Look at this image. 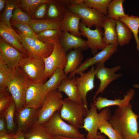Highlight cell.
<instances>
[{"label":"cell","instance_id":"obj_1","mask_svg":"<svg viewBox=\"0 0 139 139\" xmlns=\"http://www.w3.org/2000/svg\"><path fill=\"white\" fill-rule=\"evenodd\" d=\"M132 107L130 103L125 106L118 107L108 121L123 139H135L138 133L139 116L133 111Z\"/></svg>","mask_w":139,"mask_h":139},{"label":"cell","instance_id":"obj_2","mask_svg":"<svg viewBox=\"0 0 139 139\" xmlns=\"http://www.w3.org/2000/svg\"><path fill=\"white\" fill-rule=\"evenodd\" d=\"M16 68L29 83L43 84L48 78L43 59L39 56L25 55Z\"/></svg>","mask_w":139,"mask_h":139},{"label":"cell","instance_id":"obj_3","mask_svg":"<svg viewBox=\"0 0 139 139\" xmlns=\"http://www.w3.org/2000/svg\"><path fill=\"white\" fill-rule=\"evenodd\" d=\"M93 102L90 105V109H88L85 118L83 125L82 128L88 132L86 139H97L101 135H98L97 132L100 126L109 119L111 115V111L108 107L105 108L99 113Z\"/></svg>","mask_w":139,"mask_h":139},{"label":"cell","instance_id":"obj_4","mask_svg":"<svg viewBox=\"0 0 139 139\" xmlns=\"http://www.w3.org/2000/svg\"><path fill=\"white\" fill-rule=\"evenodd\" d=\"M88 110L83 103L77 102L66 98L63 99L60 114L63 120L79 129L82 128Z\"/></svg>","mask_w":139,"mask_h":139},{"label":"cell","instance_id":"obj_5","mask_svg":"<svg viewBox=\"0 0 139 139\" xmlns=\"http://www.w3.org/2000/svg\"><path fill=\"white\" fill-rule=\"evenodd\" d=\"M63 95L57 90L51 91L46 95L43 104L37 112L35 123L44 124L59 110L63 105Z\"/></svg>","mask_w":139,"mask_h":139},{"label":"cell","instance_id":"obj_6","mask_svg":"<svg viewBox=\"0 0 139 139\" xmlns=\"http://www.w3.org/2000/svg\"><path fill=\"white\" fill-rule=\"evenodd\" d=\"M67 8L79 16L80 22L90 28L94 26L102 28L103 22L107 17L96 9L88 7L84 3Z\"/></svg>","mask_w":139,"mask_h":139},{"label":"cell","instance_id":"obj_7","mask_svg":"<svg viewBox=\"0 0 139 139\" xmlns=\"http://www.w3.org/2000/svg\"><path fill=\"white\" fill-rule=\"evenodd\" d=\"M61 117L60 114L55 112L43 125L53 136L80 137H84L77 128L65 122Z\"/></svg>","mask_w":139,"mask_h":139},{"label":"cell","instance_id":"obj_8","mask_svg":"<svg viewBox=\"0 0 139 139\" xmlns=\"http://www.w3.org/2000/svg\"><path fill=\"white\" fill-rule=\"evenodd\" d=\"M29 82L16 70L6 87L12 98L18 112L23 107Z\"/></svg>","mask_w":139,"mask_h":139},{"label":"cell","instance_id":"obj_9","mask_svg":"<svg viewBox=\"0 0 139 139\" xmlns=\"http://www.w3.org/2000/svg\"><path fill=\"white\" fill-rule=\"evenodd\" d=\"M54 49L48 57L43 58L45 65V73L47 78H50L58 68L64 69L67 63L66 52L59 42V40L53 44Z\"/></svg>","mask_w":139,"mask_h":139},{"label":"cell","instance_id":"obj_10","mask_svg":"<svg viewBox=\"0 0 139 139\" xmlns=\"http://www.w3.org/2000/svg\"><path fill=\"white\" fill-rule=\"evenodd\" d=\"M121 68L119 65L109 68L105 66V63L97 64L95 68V76L99 79L100 83L93 97V102L95 101L97 95L100 93H102L110 83L123 75V74L121 73L117 74L116 73Z\"/></svg>","mask_w":139,"mask_h":139},{"label":"cell","instance_id":"obj_11","mask_svg":"<svg viewBox=\"0 0 139 139\" xmlns=\"http://www.w3.org/2000/svg\"><path fill=\"white\" fill-rule=\"evenodd\" d=\"M118 46V43L106 46L100 51L82 63L76 70L69 74L68 78L72 79L76 74L79 75L94 64L105 63L117 51Z\"/></svg>","mask_w":139,"mask_h":139},{"label":"cell","instance_id":"obj_12","mask_svg":"<svg viewBox=\"0 0 139 139\" xmlns=\"http://www.w3.org/2000/svg\"><path fill=\"white\" fill-rule=\"evenodd\" d=\"M19 33L22 38V45L29 55L46 58L52 52L53 45L46 44L38 38L29 37Z\"/></svg>","mask_w":139,"mask_h":139},{"label":"cell","instance_id":"obj_13","mask_svg":"<svg viewBox=\"0 0 139 139\" xmlns=\"http://www.w3.org/2000/svg\"><path fill=\"white\" fill-rule=\"evenodd\" d=\"M94 30L86 27L80 22L79 29L81 36L87 38V44L88 48L91 50L92 53L95 54L98 50H102L106 46L103 39V31L102 28L95 27Z\"/></svg>","mask_w":139,"mask_h":139},{"label":"cell","instance_id":"obj_14","mask_svg":"<svg viewBox=\"0 0 139 139\" xmlns=\"http://www.w3.org/2000/svg\"><path fill=\"white\" fill-rule=\"evenodd\" d=\"M25 55L8 44L0 37V60L5 65L10 68H15Z\"/></svg>","mask_w":139,"mask_h":139},{"label":"cell","instance_id":"obj_15","mask_svg":"<svg viewBox=\"0 0 139 139\" xmlns=\"http://www.w3.org/2000/svg\"><path fill=\"white\" fill-rule=\"evenodd\" d=\"M95 68L92 66L86 72H83L75 77V81L83 104L88 108L86 97L87 93L94 87Z\"/></svg>","mask_w":139,"mask_h":139},{"label":"cell","instance_id":"obj_16","mask_svg":"<svg viewBox=\"0 0 139 139\" xmlns=\"http://www.w3.org/2000/svg\"><path fill=\"white\" fill-rule=\"evenodd\" d=\"M42 84L29 82L26 91L23 107L36 109L41 107L46 97L42 92Z\"/></svg>","mask_w":139,"mask_h":139},{"label":"cell","instance_id":"obj_17","mask_svg":"<svg viewBox=\"0 0 139 139\" xmlns=\"http://www.w3.org/2000/svg\"><path fill=\"white\" fill-rule=\"evenodd\" d=\"M0 35L8 44L22 53L27 56L29 55L22 45L21 36L15 32L11 26L7 25L0 22Z\"/></svg>","mask_w":139,"mask_h":139},{"label":"cell","instance_id":"obj_18","mask_svg":"<svg viewBox=\"0 0 139 139\" xmlns=\"http://www.w3.org/2000/svg\"><path fill=\"white\" fill-rule=\"evenodd\" d=\"M37 109L23 107L18 112V130L24 133L35 122L37 113Z\"/></svg>","mask_w":139,"mask_h":139},{"label":"cell","instance_id":"obj_19","mask_svg":"<svg viewBox=\"0 0 139 139\" xmlns=\"http://www.w3.org/2000/svg\"><path fill=\"white\" fill-rule=\"evenodd\" d=\"M135 91L133 89H130L124 96V98L116 99L115 100L108 99L106 98L99 97L96 98L93 102L97 109L101 110L102 108L109 106H117L122 107L125 106L129 103L134 95Z\"/></svg>","mask_w":139,"mask_h":139},{"label":"cell","instance_id":"obj_20","mask_svg":"<svg viewBox=\"0 0 139 139\" xmlns=\"http://www.w3.org/2000/svg\"><path fill=\"white\" fill-rule=\"evenodd\" d=\"M59 42L66 53L73 48L86 50L88 48L86 40L74 36L67 31L62 32Z\"/></svg>","mask_w":139,"mask_h":139},{"label":"cell","instance_id":"obj_21","mask_svg":"<svg viewBox=\"0 0 139 139\" xmlns=\"http://www.w3.org/2000/svg\"><path fill=\"white\" fill-rule=\"evenodd\" d=\"M80 20L79 16L68 9L61 22L60 30L62 32H68L74 36L81 38V35L79 29Z\"/></svg>","mask_w":139,"mask_h":139},{"label":"cell","instance_id":"obj_22","mask_svg":"<svg viewBox=\"0 0 139 139\" xmlns=\"http://www.w3.org/2000/svg\"><path fill=\"white\" fill-rule=\"evenodd\" d=\"M57 90L65 93L70 99L77 102L83 103L75 76L71 79L68 78L63 80L58 86Z\"/></svg>","mask_w":139,"mask_h":139},{"label":"cell","instance_id":"obj_23","mask_svg":"<svg viewBox=\"0 0 139 139\" xmlns=\"http://www.w3.org/2000/svg\"><path fill=\"white\" fill-rule=\"evenodd\" d=\"M67 10V8L58 0H50L48 3L45 19L62 22Z\"/></svg>","mask_w":139,"mask_h":139},{"label":"cell","instance_id":"obj_24","mask_svg":"<svg viewBox=\"0 0 139 139\" xmlns=\"http://www.w3.org/2000/svg\"><path fill=\"white\" fill-rule=\"evenodd\" d=\"M68 78L63 69H57L49 79L42 84V90L43 94L46 96L49 92L57 90L58 86L62 81Z\"/></svg>","mask_w":139,"mask_h":139},{"label":"cell","instance_id":"obj_25","mask_svg":"<svg viewBox=\"0 0 139 139\" xmlns=\"http://www.w3.org/2000/svg\"><path fill=\"white\" fill-rule=\"evenodd\" d=\"M116 25V20L106 17L102 26L103 39L106 46L118 43Z\"/></svg>","mask_w":139,"mask_h":139},{"label":"cell","instance_id":"obj_26","mask_svg":"<svg viewBox=\"0 0 139 139\" xmlns=\"http://www.w3.org/2000/svg\"><path fill=\"white\" fill-rule=\"evenodd\" d=\"M81 50L74 49L66 55L67 63L64 71L67 75L76 70L82 63L83 56Z\"/></svg>","mask_w":139,"mask_h":139},{"label":"cell","instance_id":"obj_27","mask_svg":"<svg viewBox=\"0 0 139 139\" xmlns=\"http://www.w3.org/2000/svg\"><path fill=\"white\" fill-rule=\"evenodd\" d=\"M28 24L36 34L49 30H60L61 27V22L47 19L40 20L32 19Z\"/></svg>","mask_w":139,"mask_h":139},{"label":"cell","instance_id":"obj_28","mask_svg":"<svg viewBox=\"0 0 139 139\" xmlns=\"http://www.w3.org/2000/svg\"><path fill=\"white\" fill-rule=\"evenodd\" d=\"M25 139H53L43 124L34 123L24 133Z\"/></svg>","mask_w":139,"mask_h":139},{"label":"cell","instance_id":"obj_29","mask_svg":"<svg viewBox=\"0 0 139 139\" xmlns=\"http://www.w3.org/2000/svg\"><path fill=\"white\" fill-rule=\"evenodd\" d=\"M117 43L120 46L129 44L133 37V33L129 27L120 19L116 20Z\"/></svg>","mask_w":139,"mask_h":139},{"label":"cell","instance_id":"obj_30","mask_svg":"<svg viewBox=\"0 0 139 139\" xmlns=\"http://www.w3.org/2000/svg\"><path fill=\"white\" fill-rule=\"evenodd\" d=\"M124 0H111L108 8L107 17L108 18L116 20L120 18L128 15L125 13L123 6Z\"/></svg>","mask_w":139,"mask_h":139},{"label":"cell","instance_id":"obj_31","mask_svg":"<svg viewBox=\"0 0 139 139\" xmlns=\"http://www.w3.org/2000/svg\"><path fill=\"white\" fill-rule=\"evenodd\" d=\"M62 32L60 30H49L37 34L38 39L46 44L53 45L57 41L59 40Z\"/></svg>","mask_w":139,"mask_h":139},{"label":"cell","instance_id":"obj_32","mask_svg":"<svg viewBox=\"0 0 139 139\" xmlns=\"http://www.w3.org/2000/svg\"><path fill=\"white\" fill-rule=\"evenodd\" d=\"M121 21L126 24L131 31L136 44V48L139 52V17L132 15L120 18Z\"/></svg>","mask_w":139,"mask_h":139},{"label":"cell","instance_id":"obj_33","mask_svg":"<svg viewBox=\"0 0 139 139\" xmlns=\"http://www.w3.org/2000/svg\"><path fill=\"white\" fill-rule=\"evenodd\" d=\"M20 0H6L5 7L0 13V22L9 26H11L10 19L13 10L18 5Z\"/></svg>","mask_w":139,"mask_h":139},{"label":"cell","instance_id":"obj_34","mask_svg":"<svg viewBox=\"0 0 139 139\" xmlns=\"http://www.w3.org/2000/svg\"><path fill=\"white\" fill-rule=\"evenodd\" d=\"M49 0H20L18 5L23 11L31 18L36 8L40 4L48 3Z\"/></svg>","mask_w":139,"mask_h":139},{"label":"cell","instance_id":"obj_35","mask_svg":"<svg viewBox=\"0 0 139 139\" xmlns=\"http://www.w3.org/2000/svg\"><path fill=\"white\" fill-rule=\"evenodd\" d=\"M15 71V68H10L0 60V88L6 87Z\"/></svg>","mask_w":139,"mask_h":139},{"label":"cell","instance_id":"obj_36","mask_svg":"<svg viewBox=\"0 0 139 139\" xmlns=\"http://www.w3.org/2000/svg\"><path fill=\"white\" fill-rule=\"evenodd\" d=\"M111 0H84L88 7L96 9L107 16L108 6Z\"/></svg>","mask_w":139,"mask_h":139},{"label":"cell","instance_id":"obj_37","mask_svg":"<svg viewBox=\"0 0 139 139\" xmlns=\"http://www.w3.org/2000/svg\"><path fill=\"white\" fill-rule=\"evenodd\" d=\"M13 100L7 87L0 88V114L3 115Z\"/></svg>","mask_w":139,"mask_h":139},{"label":"cell","instance_id":"obj_38","mask_svg":"<svg viewBox=\"0 0 139 139\" xmlns=\"http://www.w3.org/2000/svg\"><path fill=\"white\" fill-rule=\"evenodd\" d=\"M10 22L11 26L16 29L19 33L29 37L38 38L37 34L28 24L15 21H11Z\"/></svg>","mask_w":139,"mask_h":139},{"label":"cell","instance_id":"obj_39","mask_svg":"<svg viewBox=\"0 0 139 139\" xmlns=\"http://www.w3.org/2000/svg\"><path fill=\"white\" fill-rule=\"evenodd\" d=\"M15 108V103L13 100L2 115L4 116L6 122L7 130L9 132L13 131L14 128V117Z\"/></svg>","mask_w":139,"mask_h":139},{"label":"cell","instance_id":"obj_40","mask_svg":"<svg viewBox=\"0 0 139 139\" xmlns=\"http://www.w3.org/2000/svg\"><path fill=\"white\" fill-rule=\"evenodd\" d=\"M98 129L100 133H104L110 139H123L120 134L114 128L108 121L101 125Z\"/></svg>","mask_w":139,"mask_h":139},{"label":"cell","instance_id":"obj_41","mask_svg":"<svg viewBox=\"0 0 139 139\" xmlns=\"http://www.w3.org/2000/svg\"><path fill=\"white\" fill-rule=\"evenodd\" d=\"M31 20V17L23 11L18 5L13 10L10 22L15 21L28 24Z\"/></svg>","mask_w":139,"mask_h":139},{"label":"cell","instance_id":"obj_42","mask_svg":"<svg viewBox=\"0 0 139 139\" xmlns=\"http://www.w3.org/2000/svg\"><path fill=\"white\" fill-rule=\"evenodd\" d=\"M48 3H42L37 7L31 17L32 20H40L45 19Z\"/></svg>","mask_w":139,"mask_h":139},{"label":"cell","instance_id":"obj_43","mask_svg":"<svg viewBox=\"0 0 139 139\" xmlns=\"http://www.w3.org/2000/svg\"><path fill=\"white\" fill-rule=\"evenodd\" d=\"M7 134L6 122L3 115L0 116V136Z\"/></svg>","mask_w":139,"mask_h":139},{"label":"cell","instance_id":"obj_44","mask_svg":"<svg viewBox=\"0 0 139 139\" xmlns=\"http://www.w3.org/2000/svg\"><path fill=\"white\" fill-rule=\"evenodd\" d=\"M13 139H25L24 133L21 131H17L16 133L14 134Z\"/></svg>","mask_w":139,"mask_h":139},{"label":"cell","instance_id":"obj_45","mask_svg":"<svg viewBox=\"0 0 139 139\" xmlns=\"http://www.w3.org/2000/svg\"><path fill=\"white\" fill-rule=\"evenodd\" d=\"M53 139H86L84 137H73L60 136H53Z\"/></svg>","mask_w":139,"mask_h":139},{"label":"cell","instance_id":"obj_46","mask_svg":"<svg viewBox=\"0 0 139 139\" xmlns=\"http://www.w3.org/2000/svg\"><path fill=\"white\" fill-rule=\"evenodd\" d=\"M14 135V133H12L0 136V139H13Z\"/></svg>","mask_w":139,"mask_h":139},{"label":"cell","instance_id":"obj_47","mask_svg":"<svg viewBox=\"0 0 139 139\" xmlns=\"http://www.w3.org/2000/svg\"><path fill=\"white\" fill-rule=\"evenodd\" d=\"M6 0H0V13L4 9L6 4Z\"/></svg>","mask_w":139,"mask_h":139},{"label":"cell","instance_id":"obj_48","mask_svg":"<svg viewBox=\"0 0 139 139\" xmlns=\"http://www.w3.org/2000/svg\"><path fill=\"white\" fill-rule=\"evenodd\" d=\"M97 139H106L105 137L104 136L101 135V136L99 137Z\"/></svg>","mask_w":139,"mask_h":139},{"label":"cell","instance_id":"obj_49","mask_svg":"<svg viewBox=\"0 0 139 139\" xmlns=\"http://www.w3.org/2000/svg\"><path fill=\"white\" fill-rule=\"evenodd\" d=\"M134 86L136 88H139V85L135 84L134 85Z\"/></svg>","mask_w":139,"mask_h":139},{"label":"cell","instance_id":"obj_50","mask_svg":"<svg viewBox=\"0 0 139 139\" xmlns=\"http://www.w3.org/2000/svg\"><path fill=\"white\" fill-rule=\"evenodd\" d=\"M135 139H139V133H138Z\"/></svg>","mask_w":139,"mask_h":139}]
</instances>
